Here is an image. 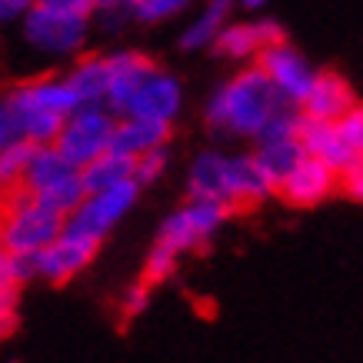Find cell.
I'll use <instances>...</instances> for the list:
<instances>
[{"mask_svg": "<svg viewBox=\"0 0 363 363\" xmlns=\"http://www.w3.org/2000/svg\"><path fill=\"white\" fill-rule=\"evenodd\" d=\"M297 137H300V143H303L307 157H317L320 164H327L330 170H337V174H340L350 160L360 157L353 147L343 143V137L337 133V127H333L330 121H310V117H303Z\"/></svg>", "mask_w": 363, "mask_h": 363, "instance_id": "cell-16", "label": "cell"}, {"mask_svg": "<svg viewBox=\"0 0 363 363\" xmlns=\"http://www.w3.org/2000/svg\"><path fill=\"white\" fill-rule=\"evenodd\" d=\"M154 60L150 57L137 54V50H121V54L107 57V70H111V80H107V97H104V107L111 113H123L130 94L137 90L150 70H154Z\"/></svg>", "mask_w": 363, "mask_h": 363, "instance_id": "cell-15", "label": "cell"}, {"mask_svg": "<svg viewBox=\"0 0 363 363\" xmlns=\"http://www.w3.org/2000/svg\"><path fill=\"white\" fill-rule=\"evenodd\" d=\"M30 7H33V0H0V23L21 21Z\"/></svg>", "mask_w": 363, "mask_h": 363, "instance_id": "cell-32", "label": "cell"}, {"mask_svg": "<svg viewBox=\"0 0 363 363\" xmlns=\"http://www.w3.org/2000/svg\"><path fill=\"white\" fill-rule=\"evenodd\" d=\"M90 11H100V13H107V17H113V13L127 11V0H90Z\"/></svg>", "mask_w": 363, "mask_h": 363, "instance_id": "cell-35", "label": "cell"}, {"mask_svg": "<svg viewBox=\"0 0 363 363\" xmlns=\"http://www.w3.org/2000/svg\"><path fill=\"white\" fill-rule=\"evenodd\" d=\"M240 4H243V7H250V11H257V7H264L267 0H240Z\"/></svg>", "mask_w": 363, "mask_h": 363, "instance_id": "cell-36", "label": "cell"}, {"mask_svg": "<svg viewBox=\"0 0 363 363\" xmlns=\"http://www.w3.org/2000/svg\"><path fill=\"white\" fill-rule=\"evenodd\" d=\"M30 154H33V143L23 140V137L11 140L4 150H0V190H4V194H7V190H13V187H21L23 170H27Z\"/></svg>", "mask_w": 363, "mask_h": 363, "instance_id": "cell-24", "label": "cell"}, {"mask_svg": "<svg viewBox=\"0 0 363 363\" xmlns=\"http://www.w3.org/2000/svg\"><path fill=\"white\" fill-rule=\"evenodd\" d=\"M337 190H343L350 200H360L363 197V164H360V157H357V160H350V164L337 174Z\"/></svg>", "mask_w": 363, "mask_h": 363, "instance_id": "cell-29", "label": "cell"}, {"mask_svg": "<svg viewBox=\"0 0 363 363\" xmlns=\"http://www.w3.org/2000/svg\"><path fill=\"white\" fill-rule=\"evenodd\" d=\"M277 194L294 203V207H317L323 200L337 194V170L320 164L317 157H303L290 174L277 184Z\"/></svg>", "mask_w": 363, "mask_h": 363, "instance_id": "cell-10", "label": "cell"}, {"mask_svg": "<svg viewBox=\"0 0 363 363\" xmlns=\"http://www.w3.org/2000/svg\"><path fill=\"white\" fill-rule=\"evenodd\" d=\"M333 127H337V133L343 137V143L360 154V147H363V113H360V107H350L343 117L333 121Z\"/></svg>", "mask_w": 363, "mask_h": 363, "instance_id": "cell-28", "label": "cell"}, {"mask_svg": "<svg viewBox=\"0 0 363 363\" xmlns=\"http://www.w3.org/2000/svg\"><path fill=\"white\" fill-rule=\"evenodd\" d=\"M4 104L7 107H37V111H50V113H60V117H67L70 111L80 107L77 94L70 90L67 77H40V80L17 84Z\"/></svg>", "mask_w": 363, "mask_h": 363, "instance_id": "cell-12", "label": "cell"}, {"mask_svg": "<svg viewBox=\"0 0 363 363\" xmlns=\"http://www.w3.org/2000/svg\"><path fill=\"white\" fill-rule=\"evenodd\" d=\"M303 157H307V150H303L300 137H280V140H260L257 164L264 167V174L270 177V184H274V190H277V184H280Z\"/></svg>", "mask_w": 363, "mask_h": 363, "instance_id": "cell-20", "label": "cell"}, {"mask_svg": "<svg viewBox=\"0 0 363 363\" xmlns=\"http://www.w3.org/2000/svg\"><path fill=\"white\" fill-rule=\"evenodd\" d=\"M100 243L104 240H94V237H84V233H74L64 227L44 250H37V277H44L50 284L74 280L94 264Z\"/></svg>", "mask_w": 363, "mask_h": 363, "instance_id": "cell-7", "label": "cell"}, {"mask_svg": "<svg viewBox=\"0 0 363 363\" xmlns=\"http://www.w3.org/2000/svg\"><path fill=\"white\" fill-rule=\"evenodd\" d=\"M177 257L180 253L170 250V247H164V243H154V250H150V257H147V264H143V284L154 286V284H164V280H170V277L177 274Z\"/></svg>", "mask_w": 363, "mask_h": 363, "instance_id": "cell-25", "label": "cell"}, {"mask_svg": "<svg viewBox=\"0 0 363 363\" xmlns=\"http://www.w3.org/2000/svg\"><path fill=\"white\" fill-rule=\"evenodd\" d=\"M113 123L117 121H113V113L104 104H80L77 111L67 113L60 130H57L54 137L57 154L80 170L84 164H90L94 157H100L111 147Z\"/></svg>", "mask_w": 363, "mask_h": 363, "instance_id": "cell-3", "label": "cell"}, {"mask_svg": "<svg viewBox=\"0 0 363 363\" xmlns=\"http://www.w3.org/2000/svg\"><path fill=\"white\" fill-rule=\"evenodd\" d=\"M167 140H170V123L143 121V117H123L121 123H113L107 150L123 157H140L147 150H154V147H167Z\"/></svg>", "mask_w": 363, "mask_h": 363, "instance_id": "cell-17", "label": "cell"}, {"mask_svg": "<svg viewBox=\"0 0 363 363\" xmlns=\"http://www.w3.org/2000/svg\"><path fill=\"white\" fill-rule=\"evenodd\" d=\"M180 104H184L180 80L164 74L160 67H154V70L137 84V90L130 94L127 107H123V117H143V121L170 123L177 113H180Z\"/></svg>", "mask_w": 363, "mask_h": 363, "instance_id": "cell-9", "label": "cell"}, {"mask_svg": "<svg viewBox=\"0 0 363 363\" xmlns=\"http://www.w3.org/2000/svg\"><path fill=\"white\" fill-rule=\"evenodd\" d=\"M123 180H133V157L113 154V150H104L90 164L80 167V187H84V194H97V190H107L113 184H123Z\"/></svg>", "mask_w": 363, "mask_h": 363, "instance_id": "cell-18", "label": "cell"}, {"mask_svg": "<svg viewBox=\"0 0 363 363\" xmlns=\"http://www.w3.org/2000/svg\"><path fill=\"white\" fill-rule=\"evenodd\" d=\"M270 194H274V184L264 174V167L257 164V157H227V203L230 210L257 207Z\"/></svg>", "mask_w": 363, "mask_h": 363, "instance_id": "cell-14", "label": "cell"}, {"mask_svg": "<svg viewBox=\"0 0 363 363\" xmlns=\"http://www.w3.org/2000/svg\"><path fill=\"white\" fill-rule=\"evenodd\" d=\"M280 104H284V97L277 94V87L267 80L264 70L250 67L213 94L207 107V121L210 127L227 130L233 137H257Z\"/></svg>", "mask_w": 363, "mask_h": 363, "instance_id": "cell-1", "label": "cell"}, {"mask_svg": "<svg viewBox=\"0 0 363 363\" xmlns=\"http://www.w3.org/2000/svg\"><path fill=\"white\" fill-rule=\"evenodd\" d=\"M37 203H44V207L57 210V213H70V210L77 207L80 200H84V187H80V170L77 167H70V170H64L60 177H54V180H47L44 187H37L30 194Z\"/></svg>", "mask_w": 363, "mask_h": 363, "instance_id": "cell-23", "label": "cell"}, {"mask_svg": "<svg viewBox=\"0 0 363 363\" xmlns=\"http://www.w3.org/2000/svg\"><path fill=\"white\" fill-rule=\"evenodd\" d=\"M64 213L37 203L23 187L4 194L0 203V247L7 253H37L64 230Z\"/></svg>", "mask_w": 363, "mask_h": 363, "instance_id": "cell-2", "label": "cell"}, {"mask_svg": "<svg viewBox=\"0 0 363 363\" xmlns=\"http://www.w3.org/2000/svg\"><path fill=\"white\" fill-rule=\"evenodd\" d=\"M257 60H260L257 67L264 70L267 80L274 84L277 94H280L286 104H300V100H303L310 80H313V67L303 60L300 50H294L286 40H277V44L264 47V50L257 54Z\"/></svg>", "mask_w": 363, "mask_h": 363, "instance_id": "cell-8", "label": "cell"}, {"mask_svg": "<svg viewBox=\"0 0 363 363\" xmlns=\"http://www.w3.org/2000/svg\"><path fill=\"white\" fill-rule=\"evenodd\" d=\"M190 197L227 203V157L200 154L190 167ZM230 207V203H227Z\"/></svg>", "mask_w": 363, "mask_h": 363, "instance_id": "cell-19", "label": "cell"}, {"mask_svg": "<svg viewBox=\"0 0 363 363\" xmlns=\"http://www.w3.org/2000/svg\"><path fill=\"white\" fill-rule=\"evenodd\" d=\"M17 137H21V133H17V123H13V113L7 111V104L0 100V150L11 140H17Z\"/></svg>", "mask_w": 363, "mask_h": 363, "instance_id": "cell-33", "label": "cell"}, {"mask_svg": "<svg viewBox=\"0 0 363 363\" xmlns=\"http://www.w3.org/2000/svg\"><path fill=\"white\" fill-rule=\"evenodd\" d=\"M277 40H284V30L274 21L223 23L220 33L213 37V47H217V54L230 57V60H247V57H257L264 47L277 44Z\"/></svg>", "mask_w": 363, "mask_h": 363, "instance_id": "cell-13", "label": "cell"}, {"mask_svg": "<svg viewBox=\"0 0 363 363\" xmlns=\"http://www.w3.org/2000/svg\"><path fill=\"white\" fill-rule=\"evenodd\" d=\"M17 294H0V340H7L17 330Z\"/></svg>", "mask_w": 363, "mask_h": 363, "instance_id": "cell-31", "label": "cell"}, {"mask_svg": "<svg viewBox=\"0 0 363 363\" xmlns=\"http://www.w3.org/2000/svg\"><path fill=\"white\" fill-rule=\"evenodd\" d=\"M230 7H233V0H207V7L197 13V21L184 30L180 47H184V50H200V47H210V44H213V37L220 33V27L227 23V17H230Z\"/></svg>", "mask_w": 363, "mask_h": 363, "instance_id": "cell-22", "label": "cell"}, {"mask_svg": "<svg viewBox=\"0 0 363 363\" xmlns=\"http://www.w3.org/2000/svg\"><path fill=\"white\" fill-rule=\"evenodd\" d=\"M0 203H4V190H0Z\"/></svg>", "mask_w": 363, "mask_h": 363, "instance_id": "cell-37", "label": "cell"}, {"mask_svg": "<svg viewBox=\"0 0 363 363\" xmlns=\"http://www.w3.org/2000/svg\"><path fill=\"white\" fill-rule=\"evenodd\" d=\"M40 7H57V11H74V13H90V0H33Z\"/></svg>", "mask_w": 363, "mask_h": 363, "instance_id": "cell-34", "label": "cell"}, {"mask_svg": "<svg viewBox=\"0 0 363 363\" xmlns=\"http://www.w3.org/2000/svg\"><path fill=\"white\" fill-rule=\"evenodd\" d=\"M297 107L310 121L333 123L337 117H343V113L350 111V107H357V104H353L350 84H347L340 74H330V70H327V74H313L307 94H303V100H300Z\"/></svg>", "mask_w": 363, "mask_h": 363, "instance_id": "cell-11", "label": "cell"}, {"mask_svg": "<svg viewBox=\"0 0 363 363\" xmlns=\"http://www.w3.org/2000/svg\"><path fill=\"white\" fill-rule=\"evenodd\" d=\"M164 167H167V150L164 147H154V150H147V154L133 157V184H137V187H147V184L160 180Z\"/></svg>", "mask_w": 363, "mask_h": 363, "instance_id": "cell-27", "label": "cell"}, {"mask_svg": "<svg viewBox=\"0 0 363 363\" xmlns=\"http://www.w3.org/2000/svg\"><path fill=\"white\" fill-rule=\"evenodd\" d=\"M21 21H23V37L37 50H47V54H77L84 40H87V13L33 4Z\"/></svg>", "mask_w": 363, "mask_h": 363, "instance_id": "cell-5", "label": "cell"}, {"mask_svg": "<svg viewBox=\"0 0 363 363\" xmlns=\"http://www.w3.org/2000/svg\"><path fill=\"white\" fill-rule=\"evenodd\" d=\"M107 80H111L107 57H84V60L67 74V84L77 94L80 104H104V97H107Z\"/></svg>", "mask_w": 363, "mask_h": 363, "instance_id": "cell-21", "label": "cell"}, {"mask_svg": "<svg viewBox=\"0 0 363 363\" xmlns=\"http://www.w3.org/2000/svg\"><path fill=\"white\" fill-rule=\"evenodd\" d=\"M147 303H150V286L143 284H133L130 290H127V297H123V320H133V317H140L143 310H147Z\"/></svg>", "mask_w": 363, "mask_h": 363, "instance_id": "cell-30", "label": "cell"}, {"mask_svg": "<svg viewBox=\"0 0 363 363\" xmlns=\"http://www.w3.org/2000/svg\"><path fill=\"white\" fill-rule=\"evenodd\" d=\"M190 4H194V0H137L130 7V13L143 23H160V21L177 17V13H184Z\"/></svg>", "mask_w": 363, "mask_h": 363, "instance_id": "cell-26", "label": "cell"}, {"mask_svg": "<svg viewBox=\"0 0 363 363\" xmlns=\"http://www.w3.org/2000/svg\"><path fill=\"white\" fill-rule=\"evenodd\" d=\"M137 194H140V187L133 180L113 184V187L97 190V194H84V200L67 213L64 227L74 233H84V237H94V240H104L123 213L137 203Z\"/></svg>", "mask_w": 363, "mask_h": 363, "instance_id": "cell-4", "label": "cell"}, {"mask_svg": "<svg viewBox=\"0 0 363 363\" xmlns=\"http://www.w3.org/2000/svg\"><path fill=\"white\" fill-rule=\"evenodd\" d=\"M230 217V207L220 200H203V197H190L184 207L177 210L174 217H167L157 243H164L170 250L184 253V250H197L200 243H207L213 237V230Z\"/></svg>", "mask_w": 363, "mask_h": 363, "instance_id": "cell-6", "label": "cell"}]
</instances>
